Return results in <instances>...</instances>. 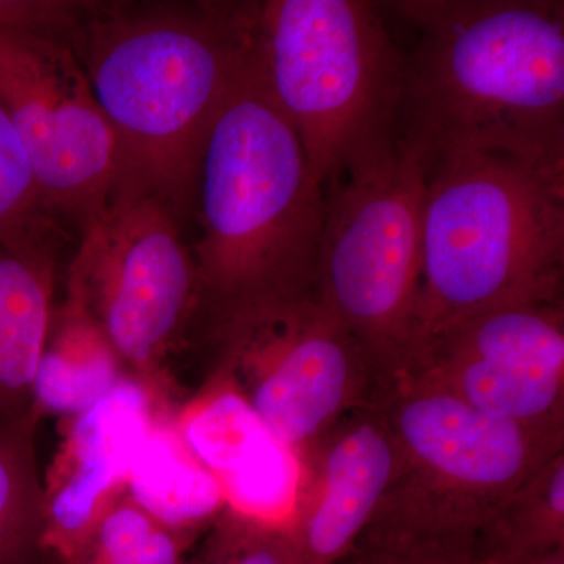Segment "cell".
<instances>
[{"label":"cell","mask_w":564,"mask_h":564,"mask_svg":"<svg viewBox=\"0 0 564 564\" xmlns=\"http://www.w3.org/2000/svg\"><path fill=\"white\" fill-rule=\"evenodd\" d=\"M415 32L403 135L426 155L497 152L564 165V3L384 2Z\"/></svg>","instance_id":"6da1fadb"},{"label":"cell","mask_w":564,"mask_h":564,"mask_svg":"<svg viewBox=\"0 0 564 564\" xmlns=\"http://www.w3.org/2000/svg\"><path fill=\"white\" fill-rule=\"evenodd\" d=\"M192 204L199 223L191 247L202 281L196 321L315 292L325 185L263 88L248 46L204 139Z\"/></svg>","instance_id":"7a4b0ae2"},{"label":"cell","mask_w":564,"mask_h":564,"mask_svg":"<svg viewBox=\"0 0 564 564\" xmlns=\"http://www.w3.org/2000/svg\"><path fill=\"white\" fill-rule=\"evenodd\" d=\"M69 31L117 137L115 193L155 196L180 217L192 206L204 139L243 62V3L96 10Z\"/></svg>","instance_id":"3957f363"},{"label":"cell","mask_w":564,"mask_h":564,"mask_svg":"<svg viewBox=\"0 0 564 564\" xmlns=\"http://www.w3.org/2000/svg\"><path fill=\"white\" fill-rule=\"evenodd\" d=\"M525 303H564V165L426 155L413 355L452 323Z\"/></svg>","instance_id":"277c9868"},{"label":"cell","mask_w":564,"mask_h":564,"mask_svg":"<svg viewBox=\"0 0 564 564\" xmlns=\"http://www.w3.org/2000/svg\"><path fill=\"white\" fill-rule=\"evenodd\" d=\"M243 13L252 66L323 185L399 143L404 52L380 3L267 0Z\"/></svg>","instance_id":"5b68a950"},{"label":"cell","mask_w":564,"mask_h":564,"mask_svg":"<svg viewBox=\"0 0 564 564\" xmlns=\"http://www.w3.org/2000/svg\"><path fill=\"white\" fill-rule=\"evenodd\" d=\"M425 176V151L403 135L325 185L315 293L362 345L384 389L413 355Z\"/></svg>","instance_id":"8992f818"},{"label":"cell","mask_w":564,"mask_h":564,"mask_svg":"<svg viewBox=\"0 0 564 564\" xmlns=\"http://www.w3.org/2000/svg\"><path fill=\"white\" fill-rule=\"evenodd\" d=\"M199 383L226 381L302 458L345 414L378 402L372 359L317 293L226 307L193 325Z\"/></svg>","instance_id":"52a82bcc"},{"label":"cell","mask_w":564,"mask_h":564,"mask_svg":"<svg viewBox=\"0 0 564 564\" xmlns=\"http://www.w3.org/2000/svg\"><path fill=\"white\" fill-rule=\"evenodd\" d=\"M79 306L129 375L177 406L202 281L180 217L162 199L121 192L80 236L66 299Z\"/></svg>","instance_id":"ba28073f"},{"label":"cell","mask_w":564,"mask_h":564,"mask_svg":"<svg viewBox=\"0 0 564 564\" xmlns=\"http://www.w3.org/2000/svg\"><path fill=\"white\" fill-rule=\"evenodd\" d=\"M378 402L404 459L386 500L445 536L478 538L494 508L564 452V425L492 417L417 378L392 381Z\"/></svg>","instance_id":"9c48e42d"},{"label":"cell","mask_w":564,"mask_h":564,"mask_svg":"<svg viewBox=\"0 0 564 564\" xmlns=\"http://www.w3.org/2000/svg\"><path fill=\"white\" fill-rule=\"evenodd\" d=\"M0 101L44 207L82 236L117 188L118 144L70 44L57 32L0 28Z\"/></svg>","instance_id":"30bf717a"},{"label":"cell","mask_w":564,"mask_h":564,"mask_svg":"<svg viewBox=\"0 0 564 564\" xmlns=\"http://www.w3.org/2000/svg\"><path fill=\"white\" fill-rule=\"evenodd\" d=\"M402 377L503 421L564 425V303L511 304L452 323L419 345Z\"/></svg>","instance_id":"8fae6325"},{"label":"cell","mask_w":564,"mask_h":564,"mask_svg":"<svg viewBox=\"0 0 564 564\" xmlns=\"http://www.w3.org/2000/svg\"><path fill=\"white\" fill-rule=\"evenodd\" d=\"M302 463L288 532L303 564L343 563L403 473V452L381 403L345 414Z\"/></svg>","instance_id":"7c38bea8"},{"label":"cell","mask_w":564,"mask_h":564,"mask_svg":"<svg viewBox=\"0 0 564 564\" xmlns=\"http://www.w3.org/2000/svg\"><path fill=\"white\" fill-rule=\"evenodd\" d=\"M176 406L129 375L88 410L62 419L61 445L43 477L44 560L76 552L120 494L137 448Z\"/></svg>","instance_id":"4fadbf2b"},{"label":"cell","mask_w":564,"mask_h":564,"mask_svg":"<svg viewBox=\"0 0 564 564\" xmlns=\"http://www.w3.org/2000/svg\"><path fill=\"white\" fill-rule=\"evenodd\" d=\"M191 454L215 478L226 510L288 527L303 481L302 458L282 444L226 381L196 384L173 413Z\"/></svg>","instance_id":"5bb4252c"},{"label":"cell","mask_w":564,"mask_h":564,"mask_svg":"<svg viewBox=\"0 0 564 564\" xmlns=\"http://www.w3.org/2000/svg\"><path fill=\"white\" fill-rule=\"evenodd\" d=\"M173 413L159 415L144 434L124 492L159 524L198 543L226 502L215 478L181 440Z\"/></svg>","instance_id":"9a60e30c"},{"label":"cell","mask_w":564,"mask_h":564,"mask_svg":"<svg viewBox=\"0 0 564 564\" xmlns=\"http://www.w3.org/2000/svg\"><path fill=\"white\" fill-rule=\"evenodd\" d=\"M129 377L124 364L76 304L52 314L32 383V421L68 419L88 410Z\"/></svg>","instance_id":"2e32d148"},{"label":"cell","mask_w":564,"mask_h":564,"mask_svg":"<svg viewBox=\"0 0 564 564\" xmlns=\"http://www.w3.org/2000/svg\"><path fill=\"white\" fill-rule=\"evenodd\" d=\"M55 274L0 245V423L32 421L33 375L55 310Z\"/></svg>","instance_id":"e0dca14e"},{"label":"cell","mask_w":564,"mask_h":564,"mask_svg":"<svg viewBox=\"0 0 564 564\" xmlns=\"http://www.w3.org/2000/svg\"><path fill=\"white\" fill-rule=\"evenodd\" d=\"M564 547V452L497 505L478 534L485 564H519Z\"/></svg>","instance_id":"ac0fdd59"},{"label":"cell","mask_w":564,"mask_h":564,"mask_svg":"<svg viewBox=\"0 0 564 564\" xmlns=\"http://www.w3.org/2000/svg\"><path fill=\"white\" fill-rule=\"evenodd\" d=\"M36 423H0V564H43L44 489Z\"/></svg>","instance_id":"d6986e66"},{"label":"cell","mask_w":564,"mask_h":564,"mask_svg":"<svg viewBox=\"0 0 564 564\" xmlns=\"http://www.w3.org/2000/svg\"><path fill=\"white\" fill-rule=\"evenodd\" d=\"M68 231L41 202L31 162L0 101V245L57 272Z\"/></svg>","instance_id":"ffe728a7"},{"label":"cell","mask_w":564,"mask_h":564,"mask_svg":"<svg viewBox=\"0 0 564 564\" xmlns=\"http://www.w3.org/2000/svg\"><path fill=\"white\" fill-rule=\"evenodd\" d=\"M195 544L159 524L122 492L76 552L43 564H185Z\"/></svg>","instance_id":"44dd1931"},{"label":"cell","mask_w":564,"mask_h":564,"mask_svg":"<svg viewBox=\"0 0 564 564\" xmlns=\"http://www.w3.org/2000/svg\"><path fill=\"white\" fill-rule=\"evenodd\" d=\"M185 564H303L288 527L225 510L199 538Z\"/></svg>","instance_id":"7402d4cb"},{"label":"cell","mask_w":564,"mask_h":564,"mask_svg":"<svg viewBox=\"0 0 564 564\" xmlns=\"http://www.w3.org/2000/svg\"><path fill=\"white\" fill-rule=\"evenodd\" d=\"M339 564H485L477 549L441 543L356 544Z\"/></svg>","instance_id":"603a6c76"},{"label":"cell","mask_w":564,"mask_h":564,"mask_svg":"<svg viewBox=\"0 0 564 564\" xmlns=\"http://www.w3.org/2000/svg\"><path fill=\"white\" fill-rule=\"evenodd\" d=\"M43 17V2H0V28H35Z\"/></svg>","instance_id":"cb8c5ba5"},{"label":"cell","mask_w":564,"mask_h":564,"mask_svg":"<svg viewBox=\"0 0 564 564\" xmlns=\"http://www.w3.org/2000/svg\"><path fill=\"white\" fill-rule=\"evenodd\" d=\"M519 564H564V547L549 552V554L536 556V558L527 560Z\"/></svg>","instance_id":"d4e9b609"}]
</instances>
